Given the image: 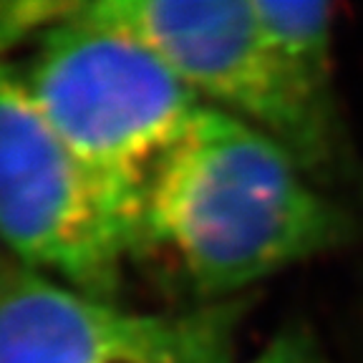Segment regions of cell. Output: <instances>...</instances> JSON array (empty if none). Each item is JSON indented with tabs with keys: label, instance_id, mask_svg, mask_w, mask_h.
<instances>
[{
	"label": "cell",
	"instance_id": "3",
	"mask_svg": "<svg viewBox=\"0 0 363 363\" xmlns=\"http://www.w3.org/2000/svg\"><path fill=\"white\" fill-rule=\"evenodd\" d=\"M18 74L136 255L149 184L204 104L152 48L86 6L45 28Z\"/></svg>",
	"mask_w": 363,
	"mask_h": 363
},
{
	"label": "cell",
	"instance_id": "2",
	"mask_svg": "<svg viewBox=\"0 0 363 363\" xmlns=\"http://www.w3.org/2000/svg\"><path fill=\"white\" fill-rule=\"evenodd\" d=\"M89 16L152 48L215 108L283 147L318 187L363 192V164L333 81L328 3L111 0Z\"/></svg>",
	"mask_w": 363,
	"mask_h": 363
},
{
	"label": "cell",
	"instance_id": "5",
	"mask_svg": "<svg viewBox=\"0 0 363 363\" xmlns=\"http://www.w3.org/2000/svg\"><path fill=\"white\" fill-rule=\"evenodd\" d=\"M250 301L136 313L0 250V363H238Z\"/></svg>",
	"mask_w": 363,
	"mask_h": 363
},
{
	"label": "cell",
	"instance_id": "4",
	"mask_svg": "<svg viewBox=\"0 0 363 363\" xmlns=\"http://www.w3.org/2000/svg\"><path fill=\"white\" fill-rule=\"evenodd\" d=\"M0 250L113 303L129 257L94 182L8 61L0 63Z\"/></svg>",
	"mask_w": 363,
	"mask_h": 363
},
{
	"label": "cell",
	"instance_id": "6",
	"mask_svg": "<svg viewBox=\"0 0 363 363\" xmlns=\"http://www.w3.org/2000/svg\"><path fill=\"white\" fill-rule=\"evenodd\" d=\"M79 3H0V63L23 43H33L45 28L74 13Z\"/></svg>",
	"mask_w": 363,
	"mask_h": 363
},
{
	"label": "cell",
	"instance_id": "1",
	"mask_svg": "<svg viewBox=\"0 0 363 363\" xmlns=\"http://www.w3.org/2000/svg\"><path fill=\"white\" fill-rule=\"evenodd\" d=\"M356 235L348 204L283 147L204 104L149 184L136 255H164L189 293L217 303Z\"/></svg>",
	"mask_w": 363,
	"mask_h": 363
}]
</instances>
